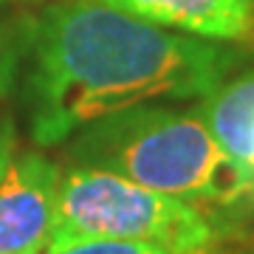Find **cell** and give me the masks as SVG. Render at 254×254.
I'll return each mask as SVG.
<instances>
[{"label": "cell", "mask_w": 254, "mask_h": 254, "mask_svg": "<svg viewBox=\"0 0 254 254\" xmlns=\"http://www.w3.org/2000/svg\"><path fill=\"white\" fill-rule=\"evenodd\" d=\"M63 170L40 150H14L0 175V254H43L54 235Z\"/></svg>", "instance_id": "obj_4"}, {"label": "cell", "mask_w": 254, "mask_h": 254, "mask_svg": "<svg viewBox=\"0 0 254 254\" xmlns=\"http://www.w3.org/2000/svg\"><path fill=\"white\" fill-rule=\"evenodd\" d=\"M51 237L147 240L175 254H206L215 226L195 203L108 170L68 167L60 178Z\"/></svg>", "instance_id": "obj_3"}, {"label": "cell", "mask_w": 254, "mask_h": 254, "mask_svg": "<svg viewBox=\"0 0 254 254\" xmlns=\"http://www.w3.org/2000/svg\"><path fill=\"white\" fill-rule=\"evenodd\" d=\"M243 54L167 31L102 0H57L31 23L23 102L31 138L63 144L91 122L158 99H206Z\"/></svg>", "instance_id": "obj_1"}, {"label": "cell", "mask_w": 254, "mask_h": 254, "mask_svg": "<svg viewBox=\"0 0 254 254\" xmlns=\"http://www.w3.org/2000/svg\"><path fill=\"white\" fill-rule=\"evenodd\" d=\"M113 9L178 34L212 43H254V0H102Z\"/></svg>", "instance_id": "obj_5"}, {"label": "cell", "mask_w": 254, "mask_h": 254, "mask_svg": "<svg viewBox=\"0 0 254 254\" xmlns=\"http://www.w3.org/2000/svg\"><path fill=\"white\" fill-rule=\"evenodd\" d=\"M200 113L220 150L254 187V71L220 82L203 99Z\"/></svg>", "instance_id": "obj_6"}, {"label": "cell", "mask_w": 254, "mask_h": 254, "mask_svg": "<svg viewBox=\"0 0 254 254\" xmlns=\"http://www.w3.org/2000/svg\"><path fill=\"white\" fill-rule=\"evenodd\" d=\"M17 150V133L11 122H0V175L6 170V164L11 161V155Z\"/></svg>", "instance_id": "obj_8"}, {"label": "cell", "mask_w": 254, "mask_h": 254, "mask_svg": "<svg viewBox=\"0 0 254 254\" xmlns=\"http://www.w3.org/2000/svg\"><path fill=\"white\" fill-rule=\"evenodd\" d=\"M73 167L125 175L187 203L232 206L254 187L220 150L198 108L136 105L102 116L68 138Z\"/></svg>", "instance_id": "obj_2"}, {"label": "cell", "mask_w": 254, "mask_h": 254, "mask_svg": "<svg viewBox=\"0 0 254 254\" xmlns=\"http://www.w3.org/2000/svg\"><path fill=\"white\" fill-rule=\"evenodd\" d=\"M43 254H175L147 240H119V237H51Z\"/></svg>", "instance_id": "obj_7"}]
</instances>
